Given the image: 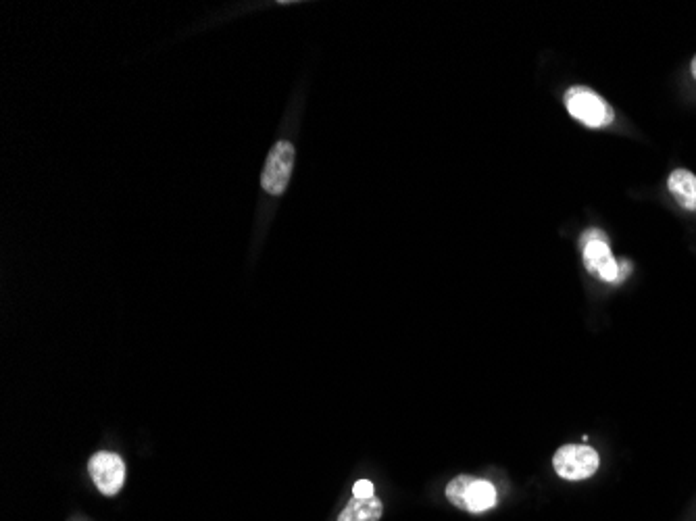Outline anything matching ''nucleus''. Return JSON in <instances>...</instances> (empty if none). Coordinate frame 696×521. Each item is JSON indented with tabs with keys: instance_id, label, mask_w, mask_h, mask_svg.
Listing matches in <instances>:
<instances>
[{
	"instance_id": "1",
	"label": "nucleus",
	"mask_w": 696,
	"mask_h": 521,
	"mask_svg": "<svg viewBox=\"0 0 696 521\" xmlns=\"http://www.w3.org/2000/svg\"><path fill=\"white\" fill-rule=\"evenodd\" d=\"M563 101H565L569 115L574 117L576 121L584 123L586 128L599 130V128L611 126V123L615 121L613 107L605 101L601 94H596L590 88H584V86L569 88L563 96Z\"/></svg>"
},
{
	"instance_id": "2",
	"label": "nucleus",
	"mask_w": 696,
	"mask_h": 521,
	"mask_svg": "<svg viewBox=\"0 0 696 521\" xmlns=\"http://www.w3.org/2000/svg\"><path fill=\"white\" fill-rule=\"evenodd\" d=\"M446 499H449L457 509L469 511V513H482L488 511L499 501L496 488L482 478L474 476H457L453 482H449L444 490Z\"/></svg>"
},
{
	"instance_id": "9",
	"label": "nucleus",
	"mask_w": 696,
	"mask_h": 521,
	"mask_svg": "<svg viewBox=\"0 0 696 521\" xmlns=\"http://www.w3.org/2000/svg\"><path fill=\"white\" fill-rule=\"evenodd\" d=\"M353 494L357 496V499H369V496H374V484H371L369 480H359L353 488Z\"/></svg>"
},
{
	"instance_id": "8",
	"label": "nucleus",
	"mask_w": 696,
	"mask_h": 521,
	"mask_svg": "<svg viewBox=\"0 0 696 521\" xmlns=\"http://www.w3.org/2000/svg\"><path fill=\"white\" fill-rule=\"evenodd\" d=\"M384 513V505L376 496H369V499H357L353 496V501L348 503L338 521H380Z\"/></svg>"
},
{
	"instance_id": "10",
	"label": "nucleus",
	"mask_w": 696,
	"mask_h": 521,
	"mask_svg": "<svg viewBox=\"0 0 696 521\" xmlns=\"http://www.w3.org/2000/svg\"><path fill=\"white\" fill-rule=\"evenodd\" d=\"M588 240H607V236L603 232H599V230H590V232H586L582 236V242H588Z\"/></svg>"
},
{
	"instance_id": "6",
	"label": "nucleus",
	"mask_w": 696,
	"mask_h": 521,
	"mask_svg": "<svg viewBox=\"0 0 696 521\" xmlns=\"http://www.w3.org/2000/svg\"><path fill=\"white\" fill-rule=\"evenodd\" d=\"M584 265L592 276L601 278L603 282H619V263L615 261L607 240H588L582 242Z\"/></svg>"
},
{
	"instance_id": "3",
	"label": "nucleus",
	"mask_w": 696,
	"mask_h": 521,
	"mask_svg": "<svg viewBox=\"0 0 696 521\" xmlns=\"http://www.w3.org/2000/svg\"><path fill=\"white\" fill-rule=\"evenodd\" d=\"M601 465V457L588 444H563L553 457V467L557 476L569 482L588 480L596 474Z\"/></svg>"
},
{
	"instance_id": "11",
	"label": "nucleus",
	"mask_w": 696,
	"mask_h": 521,
	"mask_svg": "<svg viewBox=\"0 0 696 521\" xmlns=\"http://www.w3.org/2000/svg\"><path fill=\"white\" fill-rule=\"evenodd\" d=\"M690 71H692V78L696 80V55L692 57V63H690Z\"/></svg>"
},
{
	"instance_id": "7",
	"label": "nucleus",
	"mask_w": 696,
	"mask_h": 521,
	"mask_svg": "<svg viewBox=\"0 0 696 521\" xmlns=\"http://www.w3.org/2000/svg\"><path fill=\"white\" fill-rule=\"evenodd\" d=\"M667 188L676 203L686 211H696V176L688 169H676L669 173Z\"/></svg>"
},
{
	"instance_id": "4",
	"label": "nucleus",
	"mask_w": 696,
	"mask_h": 521,
	"mask_svg": "<svg viewBox=\"0 0 696 521\" xmlns=\"http://www.w3.org/2000/svg\"><path fill=\"white\" fill-rule=\"evenodd\" d=\"M294 155H296L294 146L286 140H280L271 148L265 169L261 173V186L267 194L280 196L286 192V186L292 176V167H294Z\"/></svg>"
},
{
	"instance_id": "5",
	"label": "nucleus",
	"mask_w": 696,
	"mask_h": 521,
	"mask_svg": "<svg viewBox=\"0 0 696 521\" xmlns=\"http://www.w3.org/2000/svg\"><path fill=\"white\" fill-rule=\"evenodd\" d=\"M88 474L105 496H115L126 482V465L115 453H96L88 461Z\"/></svg>"
}]
</instances>
